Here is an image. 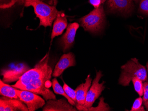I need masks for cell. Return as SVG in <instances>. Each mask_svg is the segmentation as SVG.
Returning <instances> with one entry per match:
<instances>
[{
	"label": "cell",
	"mask_w": 148,
	"mask_h": 111,
	"mask_svg": "<svg viewBox=\"0 0 148 111\" xmlns=\"http://www.w3.org/2000/svg\"><path fill=\"white\" fill-rule=\"evenodd\" d=\"M43 111H76L77 109L72 106L69 103L61 99L57 100L51 99L47 101L43 108Z\"/></svg>",
	"instance_id": "12"
},
{
	"label": "cell",
	"mask_w": 148,
	"mask_h": 111,
	"mask_svg": "<svg viewBox=\"0 0 148 111\" xmlns=\"http://www.w3.org/2000/svg\"><path fill=\"white\" fill-rule=\"evenodd\" d=\"M109 107L104 102V98L102 97L100 99L99 102V105L97 107L89 108H86L84 111H109Z\"/></svg>",
	"instance_id": "19"
},
{
	"label": "cell",
	"mask_w": 148,
	"mask_h": 111,
	"mask_svg": "<svg viewBox=\"0 0 148 111\" xmlns=\"http://www.w3.org/2000/svg\"><path fill=\"white\" fill-rule=\"evenodd\" d=\"M89 3L92 5L95 9L99 8L104 3L103 0H89Z\"/></svg>",
	"instance_id": "24"
},
{
	"label": "cell",
	"mask_w": 148,
	"mask_h": 111,
	"mask_svg": "<svg viewBox=\"0 0 148 111\" xmlns=\"http://www.w3.org/2000/svg\"><path fill=\"white\" fill-rule=\"evenodd\" d=\"M92 78L90 77V75L87 76L85 80V82L82 83L78 86L76 89V105L80 106H84L85 103L86 95L90 87L91 86Z\"/></svg>",
	"instance_id": "14"
},
{
	"label": "cell",
	"mask_w": 148,
	"mask_h": 111,
	"mask_svg": "<svg viewBox=\"0 0 148 111\" xmlns=\"http://www.w3.org/2000/svg\"><path fill=\"white\" fill-rule=\"evenodd\" d=\"M135 91L140 97H142L144 94V85L142 80L138 78H135L132 80Z\"/></svg>",
	"instance_id": "18"
},
{
	"label": "cell",
	"mask_w": 148,
	"mask_h": 111,
	"mask_svg": "<svg viewBox=\"0 0 148 111\" xmlns=\"http://www.w3.org/2000/svg\"><path fill=\"white\" fill-rule=\"evenodd\" d=\"M102 76L103 74L101 71H99L96 73V77L93 80L92 85L87 93L85 103L84 106L76 105V107L78 110L84 111L86 108L91 107L94 102L100 96L103 90L105 88L104 86L105 82L99 83Z\"/></svg>",
	"instance_id": "5"
},
{
	"label": "cell",
	"mask_w": 148,
	"mask_h": 111,
	"mask_svg": "<svg viewBox=\"0 0 148 111\" xmlns=\"http://www.w3.org/2000/svg\"><path fill=\"white\" fill-rule=\"evenodd\" d=\"M0 94L1 96L20 99L16 94V89L5 83L1 80L0 81Z\"/></svg>",
	"instance_id": "15"
},
{
	"label": "cell",
	"mask_w": 148,
	"mask_h": 111,
	"mask_svg": "<svg viewBox=\"0 0 148 111\" xmlns=\"http://www.w3.org/2000/svg\"><path fill=\"white\" fill-rule=\"evenodd\" d=\"M1 111H29L27 106L20 99L2 96L0 98Z\"/></svg>",
	"instance_id": "9"
},
{
	"label": "cell",
	"mask_w": 148,
	"mask_h": 111,
	"mask_svg": "<svg viewBox=\"0 0 148 111\" xmlns=\"http://www.w3.org/2000/svg\"><path fill=\"white\" fill-rule=\"evenodd\" d=\"M139 0H107V10L110 12L130 14L135 8V2Z\"/></svg>",
	"instance_id": "7"
},
{
	"label": "cell",
	"mask_w": 148,
	"mask_h": 111,
	"mask_svg": "<svg viewBox=\"0 0 148 111\" xmlns=\"http://www.w3.org/2000/svg\"><path fill=\"white\" fill-rule=\"evenodd\" d=\"M48 60L49 55L47 54L36 65L34 68L26 72L12 86L40 94L46 101L56 100L55 94L45 86L46 82L50 80L52 73V69L48 65Z\"/></svg>",
	"instance_id": "1"
},
{
	"label": "cell",
	"mask_w": 148,
	"mask_h": 111,
	"mask_svg": "<svg viewBox=\"0 0 148 111\" xmlns=\"http://www.w3.org/2000/svg\"><path fill=\"white\" fill-rule=\"evenodd\" d=\"M25 6H32L35 14L40 19L39 26L51 27L58 11L55 6L50 5L41 0H25Z\"/></svg>",
	"instance_id": "2"
},
{
	"label": "cell",
	"mask_w": 148,
	"mask_h": 111,
	"mask_svg": "<svg viewBox=\"0 0 148 111\" xmlns=\"http://www.w3.org/2000/svg\"><path fill=\"white\" fill-rule=\"evenodd\" d=\"M144 96L143 98L144 104L148 111V82L144 83Z\"/></svg>",
	"instance_id": "23"
},
{
	"label": "cell",
	"mask_w": 148,
	"mask_h": 111,
	"mask_svg": "<svg viewBox=\"0 0 148 111\" xmlns=\"http://www.w3.org/2000/svg\"><path fill=\"white\" fill-rule=\"evenodd\" d=\"M122 72L119 79V83L126 86L134 78H138L143 82L148 79L147 72L144 66L139 63L136 58H133L121 67Z\"/></svg>",
	"instance_id": "3"
},
{
	"label": "cell",
	"mask_w": 148,
	"mask_h": 111,
	"mask_svg": "<svg viewBox=\"0 0 148 111\" xmlns=\"http://www.w3.org/2000/svg\"><path fill=\"white\" fill-rule=\"evenodd\" d=\"M52 86V82H50V80H48L45 83V86L47 88L49 89V88L50 87Z\"/></svg>",
	"instance_id": "25"
},
{
	"label": "cell",
	"mask_w": 148,
	"mask_h": 111,
	"mask_svg": "<svg viewBox=\"0 0 148 111\" xmlns=\"http://www.w3.org/2000/svg\"><path fill=\"white\" fill-rule=\"evenodd\" d=\"M79 22L81 26L86 31L94 34L102 32L106 23L105 14L103 5L81 18Z\"/></svg>",
	"instance_id": "4"
},
{
	"label": "cell",
	"mask_w": 148,
	"mask_h": 111,
	"mask_svg": "<svg viewBox=\"0 0 148 111\" xmlns=\"http://www.w3.org/2000/svg\"><path fill=\"white\" fill-rule=\"evenodd\" d=\"M16 91L19 99L27 106L29 111H36L45 104V102L42 97L32 92L17 89H16Z\"/></svg>",
	"instance_id": "6"
},
{
	"label": "cell",
	"mask_w": 148,
	"mask_h": 111,
	"mask_svg": "<svg viewBox=\"0 0 148 111\" xmlns=\"http://www.w3.org/2000/svg\"><path fill=\"white\" fill-rule=\"evenodd\" d=\"M75 64V56L72 53L70 52L63 54L56 64L52 76L54 77H59L66 69L69 67H74Z\"/></svg>",
	"instance_id": "11"
},
{
	"label": "cell",
	"mask_w": 148,
	"mask_h": 111,
	"mask_svg": "<svg viewBox=\"0 0 148 111\" xmlns=\"http://www.w3.org/2000/svg\"><path fill=\"white\" fill-rule=\"evenodd\" d=\"M103 3H104L106 1H107V0H103Z\"/></svg>",
	"instance_id": "27"
},
{
	"label": "cell",
	"mask_w": 148,
	"mask_h": 111,
	"mask_svg": "<svg viewBox=\"0 0 148 111\" xmlns=\"http://www.w3.org/2000/svg\"><path fill=\"white\" fill-rule=\"evenodd\" d=\"M67 26L68 20L64 12L63 11H58L53 24L51 35V40L56 36L61 35Z\"/></svg>",
	"instance_id": "13"
},
{
	"label": "cell",
	"mask_w": 148,
	"mask_h": 111,
	"mask_svg": "<svg viewBox=\"0 0 148 111\" xmlns=\"http://www.w3.org/2000/svg\"><path fill=\"white\" fill-rule=\"evenodd\" d=\"M79 27V25L76 22L69 24L66 31L60 39V44L63 51L66 52L75 43L76 31Z\"/></svg>",
	"instance_id": "10"
},
{
	"label": "cell",
	"mask_w": 148,
	"mask_h": 111,
	"mask_svg": "<svg viewBox=\"0 0 148 111\" xmlns=\"http://www.w3.org/2000/svg\"><path fill=\"white\" fill-rule=\"evenodd\" d=\"M25 0H0V7L3 10L10 9L16 4H25Z\"/></svg>",
	"instance_id": "17"
},
{
	"label": "cell",
	"mask_w": 148,
	"mask_h": 111,
	"mask_svg": "<svg viewBox=\"0 0 148 111\" xmlns=\"http://www.w3.org/2000/svg\"><path fill=\"white\" fill-rule=\"evenodd\" d=\"M143 99L141 97L138 98L135 100L133 104L131 111H145L144 108L143 106Z\"/></svg>",
	"instance_id": "21"
},
{
	"label": "cell",
	"mask_w": 148,
	"mask_h": 111,
	"mask_svg": "<svg viewBox=\"0 0 148 111\" xmlns=\"http://www.w3.org/2000/svg\"><path fill=\"white\" fill-rule=\"evenodd\" d=\"M30 69L29 67L25 63L19 64L12 67L4 69L1 72L3 81L6 83L18 81L21 77Z\"/></svg>",
	"instance_id": "8"
},
{
	"label": "cell",
	"mask_w": 148,
	"mask_h": 111,
	"mask_svg": "<svg viewBox=\"0 0 148 111\" xmlns=\"http://www.w3.org/2000/svg\"><path fill=\"white\" fill-rule=\"evenodd\" d=\"M146 66H147V69H148V63H147V65H146Z\"/></svg>",
	"instance_id": "26"
},
{
	"label": "cell",
	"mask_w": 148,
	"mask_h": 111,
	"mask_svg": "<svg viewBox=\"0 0 148 111\" xmlns=\"http://www.w3.org/2000/svg\"><path fill=\"white\" fill-rule=\"evenodd\" d=\"M139 10L143 14L148 15V0H140Z\"/></svg>",
	"instance_id": "22"
},
{
	"label": "cell",
	"mask_w": 148,
	"mask_h": 111,
	"mask_svg": "<svg viewBox=\"0 0 148 111\" xmlns=\"http://www.w3.org/2000/svg\"><path fill=\"white\" fill-rule=\"evenodd\" d=\"M63 88L66 94L68 95L69 97H70L73 101L75 102V103L77 104L76 101V93L75 90H73L70 87L68 84L64 82V86Z\"/></svg>",
	"instance_id": "20"
},
{
	"label": "cell",
	"mask_w": 148,
	"mask_h": 111,
	"mask_svg": "<svg viewBox=\"0 0 148 111\" xmlns=\"http://www.w3.org/2000/svg\"><path fill=\"white\" fill-rule=\"evenodd\" d=\"M41 1H44V0H41Z\"/></svg>",
	"instance_id": "28"
},
{
	"label": "cell",
	"mask_w": 148,
	"mask_h": 111,
	"mask_svg": "<svg viewBox=\"0 0 148 111\" xmlns=\"http://www.w3.org/2000/svg\"><path fill=\"white\" fill-rule=\"evenodd\" d=\"M52 86L53 87V90L54 91V93L57 94H60L64 96L68 100V101L72 106H75L76 103L75 102L72 100L70 97L68 96L66 94L64 88L60 86V84L59 83L58 81L56 78H55L52 80Z\"/></svg>",
	"instance_id": "16"
}]
</instances>
